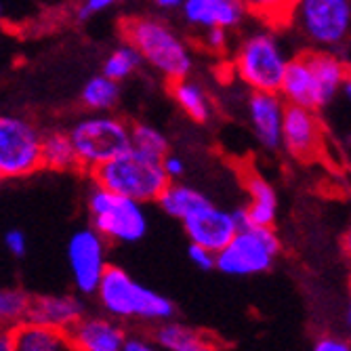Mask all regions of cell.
<instances>
[{"label":"cell","mask_w":351,"mask_h":351,"mask_svg":"<svg viewBox=\"0 0 351 351\" xmlns=\"http://www.w3.org/2000/svg\"><path fill=\"white\" fill-rule=\"evenodd\" d=\"M347 80L345 59L328 51H303L286 63L278 95L289 106L317 112L337 97Z\"/></svg>","instance_id":"6da1fadb"},{"label":"cell","mask_w":351,"mask_h":351,"mask_svg":"<svg viewBox=\"0 0 351 351\" xmlns=\"http://www.w3.org/2000/svg\"><path fill=\"white\" fill-rule=\"evenodd\" d=\"M120 32L124 43H129L141 55V59L160 72L169 82L189 76L194 59H191L187 45L167 21L145 15L124 17Z\"/></svg>","instance_id":"7a4b0ae2"},{"label":"cell","mask_w":351,"mask_h":351,"mask_svg":"<svg viewBox=\"0 0 351 351\" xmlns=\"http://www.w3.org/2000/svg\"><path fill=\"white\" fill-rule=\"evenodd\" d=\"M90 177L97 187L133 198L141 204L156 202L171 181L162 169V158L145 154L137 147L124 149L112 160L93 169Z\"/></svg>","instance_id":"3957f363"},{"label":"cell","mask_w":351,"mask_h":351,"mask_svg":"<svg viewBox=\"0 0 351 351\" xmlns=\"http://www.w3.org/2000/svg\"><path fill=\"white\" fill-rule=\"evenodd\" d=\"M68 137L76 154L78 169L90 173L131 147V124L122 118L99 112L78 120L68 131Z\"/></svg>","instance_id":"277c9868"},{"label":"cell","mask_w":351,"mask_h":351,"mask_svg":"<svg viewBox=\"0 0 351 351\" xmlns=\"http://www.w3.org/2000/svg\"><path fill=\"white\" fill-rule=\"evenodd\" d=\"M88 213L93 230L106 242L133 244L147 234V215L141 202L114 194L95 185L88 196Z\"/></svg>","instance_id":"5b68a950"},{"label":"cell","mask_w":351,"mask_h":351,"mask_svg":"<svg viewBox=\"0 0 351 351\" xmlns=\"http://www.w3.org/2000/svg\"><path fill=\"white\" fill-rule=\"evenodd\" d=\"M284 49L271 32H254L246 36L234 57V68L240 80L252 90L278 93L286 70Z\"/></svg>","instance_id":"8992f818"},{"label":"cell","mask_w":351,"mask_h":351,"mask_svg":"<svg viewBox=\"0 0 351 351\" xmlns=\"http://www.w3.org/2000/svg\"><path fill=\"white\" fill-rule=\"evenodd\" d=\"M280 252V240L274 228H242L232 240L215 252V269L228 276L265 274Z\"/></svg>","instance_id":"52a82bcc"},{"label":"cell","mask_w":351,"mask_h":351,"mask_svg":"<svg viewBox=\"0 0 351 351\" xmlns=\"http://www.w3.org/2000/svg\"><path fill=\"white\" fill-rule=\"evenodd\" d=\"M43 169V133L38 126L13 114L0 116V177L23 179Z\"/></svg>","instance_id":"ba28073f"},{"label":"cell","mask_w":351,"mask_h":351,"mask_svg":"<svg viewBox=\"0 0 351 351\" xmlns=\"http://www.w3.org/2000/svg\"><path fill=\"white\" fill-rule=\"evenodd\" d=\"M295 19L305 36L324 49L341 47L349 36L351 3L349 0H297Z\"/></svg>","instance_id":"9c48e42d"},{"label":"cell","mask_w":351,"mask_h":351,"mask_svg":"<svg viewBox=\"0 0 351 351\" xmlns=\"http://www.w3.org/2000/svg\"><path fill=\"white\" fill-rule=\"evenodd\" d=\"M280 145L299 162L322 160L326 154L324 124L313 110L299 106H284Z\"/></svg>","instance_id":"30bf717a"},{"label":"cell","mask_w":351,"mask_h":351,"mask_svg":"<svg viewBox=\"0 0 351 351\" xmlns=\"http://www.w3.org/2000/svg\"><path fill=\"white\" fill-rule=\"evenodd\" d=\"M68 265L74 286L82 295H95V289L106 271L108 242L93 228H84L72 234L68 240Z\"/></svg>","instance_id":"8fae6325"},{"label":"cell","mask_w":351,"mask_h":351,"mask_svg":"<svg viewBox=\"0 0 351 351\" xmlns=\"http://www.w3.org/2000/svg\"><path fill=\"white\" fill-rule=\"evenodd\" d=\"M181 223L191 244L204 246L210 252H219L238 232L234 213L217 208L213 202H206L204 206L189 213Z\"/></svg>","instance_id":"7c38bea8"},{"label":"cell","mask_w":351,"mask_h":351,"mask_svg":"<svg viewBox=\"0 0 351 351\" xmlns=\"http://www.w3.org/2000/svg\"><path fill=\"white\" fill-rule=\"evenodd\" d=\"M139 282H135L129 271H124L118 265H108L95 295H97L101 307L118 320H126L133 317L135 313V303L139 295Z\"/></svg>","instance_id":"4fadbf2b"},{"label":"cell","mask_w":351,"mask_h":351,"mask_svg":"<svg viewBox=\"0 0 351 351\" xmlns=\"http://www.w3.org/2000/svg\"><path fill=\"white\" fill-rule=\"evenodd\" d=\"M282 116H284V99L278 93L252 90L248 97V120L254 137L267 149L280 147L282 133Z\"/></svg>","instance_id":"5bb4252c"},{"label":"cell","mask_w":351,"mask_h":351,"mask_svg":"<svg viewBox=\"0 0 351 351\" xmlns=\"http://www.w3.org/2000/svg\"><path fill=\"white\" fill-rule=\"evenodd\" d=\"M179 9L183 11V19L198 29H236L246 17L240 0H183Z\"/></svg>","instance_id":"9a60e30c"},{"label":"cell","mask_w":351,"mask_h":351,"mask_svg":"<svg viewBox=\"0 0 351 351\" xmlns=\"http://www.w3.org/2000/svg\"><path fill=\"white\" fill-rule=\"evenodd\" d=\"M82 315L84 303L76 295H45L29 299L25 320L59 330H70Z\"/></svg>","instance_id":"2e32d148"},{"label":"cell","mask_w":351,"mask_h":351,"mask_svg":"<svg viewBox=\"0 0 351 351\" xmlns=\"http://www.w3.org/2000/svg\"><path fill=\"white\" fill-rule=\"evenodd\" d=\"M78 351H122L126 341L124 328L110 317H86L68 330Z\"/></svg>","instance_id":"e0dca14e"},{"label":"cell","mask_w":351,"mask_h":351,"mask_svg":"<svg viewBox=\"0 0 351 351\" xmlns=\"http://www.w3.org/2000/svg\"><path fill=\"white\" fill-rule=\"evenodd\" d=\"M244 187L248 191V206H244V215L248 226L254 228H274V221L278 215V194L259 173L246 169L242 173Z\"/></svg>","instance_id":"ac0fdd59"},{"label":"cell","mask_w":351,"mask_h":351,"mask_svg":"<svg viewBox=\"0 0 351 351\" xmlns=\"http://www.w3.org/2000/svg\"><path fill=\"white\" fill-rule=\"evenodd\" d=\"M15 351H78L68 330L21 320L11 328Z\"/></svg>","instance_id":"d6986e66"},{"label":"cell","mask_w":351,"mask_h":351,"mask_svg":"<svg viewBox=\"0 0 351 351\" xmlns=\"http://www.w3.org/2000/svg\"><path fill=\"white\" fill-rule=\"evenodd\" d=\"M171 84V93H173V99L177 101V106L183 110V114L187 118H191L198 124H204L210 120V114H213V104L208 99L206 90L187 78H181V80H175V82H169Z\"/></svg>","instance_id":"ffe728a7"},{"label":"cell","mask_w":351,"mask_h":351,"mask_svg":"<svg viewBox=\"0 0 351 351\" xmlns=\"http://www.w3.org/2000/svg\"><path fill=\"white\" fill-rule=\"evenodd\" d=\"M156 343L165 351H217L206 335L169 320L156 330Z\"/></svg>","instance_id":"44dd1931"},{"label":"cell","mask_w":351,"mask_h":351,"mask_svg":"<svg viewBox=\"0 0 351 351\" xmlns=\"http://www.w3.org/2000/svg\"><path fill=\"white\" fill-rule=\"evenodd\" d=\"M160 204V208L169 215L175 217L179 221H183L189 213H194L196 208L204 206L206 202H210L202 191L189 187L185 183L179 181H169V185L162 189V194L156 200Z\"/></svg>","instance_id":"7402d4cb"},{"label":"cell","mask_w":351,"mask_h":351,"mask_svg":"<svg viewBox=\"0 0 351 351\" xmlns=\"http://www.w3.org/2000/svg\"><path fill=\"white\" fill-rule=\"evenodd\" d=\"M246 15L257 17L269 29H284L295 21L297 0H240Z\"/></svg>","instance_id":"603a6c76"},{"label":"cell","mask_w":351,"mask_h":351,"mask_svg":"<svg viewBox=\"0 0 351 351\" xmlns=\"http://www.w3.org/2000/svg\"><path fill=\"white\" fill-rule=\"evenodd\" d=\"M43 169H51L59 173L78 169V160L68 133L51 131L43 135Z\"/></svg>","instance_id":"cb8c5ba5"},{"label":"cell","mask_w":351,"mask_h":351,"mask_svg":"<svg viewBox=\"0 0 351 351\" xmlns=\"http://www.w3.org/2000/svg\"><path fill=\"white\" fill-rule=\"evenodd\" d=\"M120 99V82L99 74L82 86V104L93 112H110Z\"/></svg>","instance_id":"d4e9b609"},{"label":"cell","mask_w":351,"mask_h":351,"mask_svg":"<svg viewBox=\"0 0 351 351\" xmlns=\"http://www.w3.org/2000/svg\"><path fill=\"white\" fill-rule=\"evenodd\" d=\"M173 315H175V305L169 297L147 289L143 284L139 286L133 317L154 320V322H167V320H173Z\"/></svg>","instance_id":"484cf974"},{"label":"cell","mask_w":351,"mask_h":351,"mask_svg":"<svg viewBox=\"0 0 351 351\" xmlns=\"http://www.w3.org/2000/svg\"><path fill=\"white\" fill-rule=\"evenodd\" d=\"M141 55L129 45V43H122L120 47H116L108 59L104 61V76L122 82L129 76H133L137 72V68L141 66Z\"/></svg>","instance_id":"4316f807"},{"label":"cell","mask_w":351,"mask_h":351,"mask_svg":"<svg viewBox=\"0 0 351 351\" xmlns=\"http://www.w3.org/2000/svg\"><path fill=\"white\" fill-rule=\"evenodd\" d=\"M131 147H137L145 154H152L156 158H162L169 154V141L167 137L149 124H133L131 126Z\"/></svg>","instance_id":"83f0119b"},{"label":"cell","mask_w":351,"mask_h":351,"mask_svg":"<svg viewBox=\"0 0 351 351\" xmlns=\"http://www.w3.org/2000/svg\"><path fill=\"white\" fill-rule=\"evenodd\" d=\"M29 297L17 289H0V324H17L25 320Z\"/></svg>","instance_id":"f1b7e54d"},{"label":"cell","mask_w":351,"mask_h":351,"mask_svg":"<svg viewBox=\"0 0 351 351\" xmlns=\"http://www.w3.org/2000/svg\"><path fill=\"white\" fill-rule=\"evenodd\" d=\"M204 34H202V45L204 49H208L210 53H226L228 51V40H230V34L228 32L230 29H223V27H206L202 29Z\"/></svg>","instance_id":"f546056e"},{"label":"cell","mask_w":351,"mask_h":351,"mask_svg":"<svg viewBox=\"0 0 351 351\" xmlns=\"http://www.w3.org/2000/svg\"><path fill=\"white\" fill-rule=\"evenodd\" d=\"M187 257H189L191 263H194V265H196L198 269H202V271L215 269V252L206 250L204 246L189 244V248H187Z\"/></svg>","instance_id":"4dcf8cb0"},{"label":"cell","mask_w":351,"mask_h":351,"mask_svg":"<svg viewBox=\"0 0 351 351\" xmlns=\"http://www.w3.org/2000/svg\"><path fill=\"white\" fill-rule=\"evenodd\" d=\"M5 246L13 254V257L21 259V257H25V252H27V238H25V234L21 230H9L5 234Z\"/></svg>","instance_id":"1f68e13d"},{"label":"cell","mask_w":351,"mask_h":351,"mask_svg":"<svg viewBox=\"0 0 351 351\" xmlns=\"http://www.w3.org/2000/svg\"><path fill=\"white\" fill-rule=\"evenodd\" d=\"M112 5H116V0H82V5L76 11V17H78V21H86L90 15L101 13L106 9H110Z\"/></svg>","instance_id":"d6a6232c"},{"label":"cell","mask_w":351,"mask_h":351,"mask_svg":"<svg viewBox=\"0 0 351 351\" xmlns=\"http://www.w3.org/2000/svg\"><path fill=\"white\" fill-rule=\"evenodd\" d=\"M162 169H165V173H167V177L171 179V181H175V179H179V177H183V173H185V165H183V160L179 156H175V154H165L162 156Z\"/></svg>","instance_id":"836d02e7"},{"label":"cell","mask_w":351,"mask_h":351,"mask_svg":"<svg viewBox=\"0 0 351 351\" xmlns=\"http://www.w3.org/2000/svg\"><path fill=\"white\" fill-rule=\"evenodd\" d=\"M311 351H351L349 343L343 341V339H337V337H324L320 339Z\"/></svg>","instance_id":"e575fe53"},{"label":"cell","mask_w":351,"mask_h":351,"mask_svg":"<svg viewBox=\"0 0 351 351\" xmlns=\"http://www.w3.org/2000/svg\"><path fill=\"white\" fill-rule=\"evenodd\" d=\"M122 351H158L152 343L143 341V339H126L122 345Z\"/></svg>","instance_id":"d590c367"},{"label":"cell","mask_w":351,"mask_h":351,"mask_svg":"<svg viewBox=\"0 0 351 351\" xmlns=\"http://www.w3.org/2000/svg\"><path fill=\"white\" fill-rule=\"evenodd\" d=\"M0 351H15L11 330H3V332H0Z\"/></svg>","instance_id":"8d00e7d4"},{"label":"cell","mask_w":351,"mask_h":351,"mask_svg":"<svg viewBox=\"0 0 351 351\" xmlns=\"http://www.w3.org/2000/svg\"><path fill=\"white\" fill-rule=\"evenodd\" d=\"M156 7H160L165 11H173V9H179L183 0H154Z\"/></svg>","instance_id":"74e56055"},{"label":"cell","mask_w":351,"mask_h":351,"mask_svg":"<svg viewBox=\"0 0 351 351\" xmlns=\"http://www.w3.org/2000/svg\"><path fill=\"white\" fill-rule=\"evenodd\" d=\"M0 17H3V9H0Z\"/></svg>","instance_id":"f35d334b"},{"label":"cell","mask_w":351,"mask_h":351,"mask_svg":"<svg viewBox=\"0 0 351 351\" xmlns=\"http://www.w3.org/2000/svg\"><path fill=\"white\" fill-rule=\"evenodd\" d=\"M0 183H3V177H0Z\"/></svg>","instance_id":"ab89813d"}]
</instances>
